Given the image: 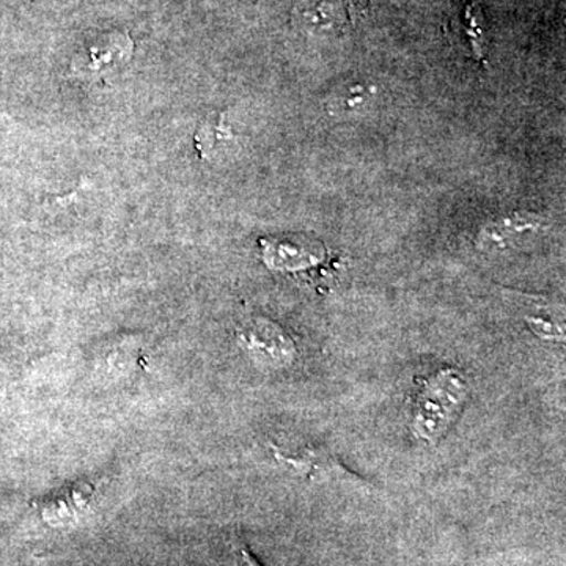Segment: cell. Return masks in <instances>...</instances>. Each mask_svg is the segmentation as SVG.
Here are the masks:
<instances>
[{"label": "cell", "instance_id": "52a82bcc", "mask_svg": "<svg viewBox=\"0 0 566 566\" xmlns=\"http://www.w3.org/2000/svg\"><path fill=\"white\" fill-rule=\"evenodd\" d=\"M237 558L238 566H263L256 560V557L253 556L251 549L244 545V543H240L237 547Z\"/></svg>", "mask_w": 566, "mask_h": 566}, {"label": "cell", "instance_id": "277c9868", "mask_svg": "<svg viewBox=\"0 0 566 566\" xmlns=\"http://www.w3.org/2000/svg\"><path fill=\"white\" fill-rule=\"evenodd\" d=\"M132 48L133 43L128 36L123 33H112V35L93 41L87 51V59L91 61L92 69L106 66L109 63L115 65L132 55Z\"/></svg>", "mask_w": 566, "mask_h": 566}, {"label": "cell", "instance_id": "6da1fadb", "mask_svg": "<svg viewBox=\"0 0 566 566\" xmlns=\"http://www.w3.org/2000/svg\"><path fill=\"white\" fill-rule=\"evenodd\" d=\"M464 397V381L453 371H442L424 382L416 403V433L428 441L444 433L460 411Z\"/></svg>", "mask_w": 566, "mask_h": 566}, {"label": "cell", "instance_id": "3957f363", "mask_svg": "<svg viewBox=\"0 0 566 566\" xmlns=\"http://www.w3.org/2000/svg\"><path fill=\"white\" fill-rule=\"evenodd\" d=\"M538 227L536 219H527L526 216H513V218L504 219V221L490 223L480 233V244L483 248H505L512 244L521 234L534 232Z\"/></svg>", "mask_w": 566, "mask_h": 566}, {"label": "cell", "instance_id": "8992f818", "mask_svg": "<svg viewBox=\"0 0 566 566\" xmlns=\"http://www.w3.org/2000/svg\"><path fill=\"white\" fill-rule=\"evenodd\" d=\"M465 24H468L469 40H471L472 51H474V55L476 61L483 62L485 61V50H486V39H485V28H483V13L482 7H480L479 2L469 3L465 7Z\"/></svg>", "mask_w": 566, "mask_h": 566}, {"label": "cell", "instance_id": "5b68a950", "mask_svg": "<svg viewBox=\"0 0 566 566\" xmlns=\"http://www.w3.org/2000/svg\"><path fill=\"white\" fill-rule=\"evenodd\" d=\"M88 493L85 491H70L63 497L52 499L50 504L44 505L43 515L51 523H65L71 517H76L88 506Z\"/></svg>", "mask_w": 566, "mask_h": 566}, {"label": "cell", "instance_id": "7a4b0ae2", "mask_svg": "<svg viewBox=\"0 0 566 566\" xmlns=\"http://www.w3.org/2000/svg\"><path fill=\"white\" fill-rule=\"evenodd\" d=\"M238 342L253 360L268 367H282L292 363L296 346L279 324L253 318L238 331Z\"/></svg>", "mask_w": 566, "mask_h": 566}]
</instances>
